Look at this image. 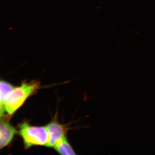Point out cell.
Listing matches in <instances>:
<instances>
[{"label": "cell", "instance_id": "1", "mask_svg": "<svg viewBox=\"0 0 155 155\" xmlns=\"http://www.w3.org/2000/svg\"><path fill=\"white\" fill-rule=\"evenodd\" d=\"M40 87V83L36 81L30 82L24 81L20 86L15 87L6 101L5 109L8 115L11 116L14 114Z\"/></svg>", "mask_w": 155, "mask_h": 155}, {"label": "cell", "instance_id": "2", "mask_svg": "<svg viewBox=\"0 0 155 155\" xmlns=\"http://www.w3.org/2000/svg\"><path fill=\"white\" fill-rule=\"evenodd\" d=\"M19 134L23 140L25 149L35 146H45L48 141V134L46 126H34L27 122L19 125Z\"/></svg>", "mask_w": 155, "mask_h": 155}, {"label": "cell", "instance_id": "3", "mask_svg": "<svg viewBox=\"0 0 155 155\" xmlns=\"http://www.w3.org/2000/svg\"><path fill=\"white\" fill-rule=\"evenodd\" d=\"M11 116L8 115L2 117L0 124V148L7 147L13 140L14 136L19 133L18 130L10 122Z\"/></svg>", "mask_w": 155, "mask_h": 155}, {"label": "cell", "instance_id": "4", "mask_svg": "<svg viewBox=\"0 0 155 155\" xmlns=\"http://www.w3.org/2000/svg\"><path fill=\"white\" fill-rule=\"evenodd\" d=\"M48 134V141L47 146L54 147L58 140L66 135L68 128L66 125L60 124L55 119L46 126Z\"/></svg>", "mask_w": 155, "mask_h": 155}, {"label": "cell", "instance_id": "5", "mask_svg": "<svg viewBox=\"0 0 155 155\" xmlns=\"http://www.w3.org/2000/svg\"><path fill=\"white\" fill-rule=\"evenodd\" d=\"M11 84L1 80L0 82V115L1 118L5 115L6 112L5 103L8 97L12 91L15 88Z\"/></svg>", "mask_w": 155, "mask_h": 155}, {"label": "cell", "instance_id": "6", "mask_svg": "<svg viewBox=\"0 0 155 155\" xmlns=\"http://www.w3.org/2000/svg\"><path fill=\"white\" fill-rule=\"evenodd\" d=\"M53 148L60 154L75 155L76 154L67 140L66 135L58 140Z\"/></svg>", "mask_w": 155, "mask_h": 155}]
</instances>
